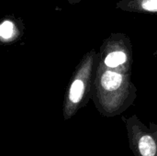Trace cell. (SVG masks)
<instances>
[{"instance_id":"cell-6","label":"cell","mask_w":157,"mask_h":156,"mask_svg":"<svg viewBox=\"0 0 157 156\" xmlns=\"http://www.w3.org/2000/svg\"><path fill=\"white\" fill-rule=\"evenodd\" d=\"M21 36L18 25L12 18L6 17L0 24V40L3 43H9L17 40Z\"/></svg>"},{"instance_id":"cell-3","label":"cell","mask_w":157,"mask_h":156,"mask_svg":"<svg viewBox=\"0 0 157 156\" xmlns=\"http://www.w3.org/2000/svg\"><path fill=\"white\" fill-rule=\"evenodd\" d=\"M98 63L108 69L132 73V45L123 33H112L102 43L98 51Z\"/></svg>"},{"instance_id":"cell-5","label":"cell","mask_w":157,"mask_h":156,"mask_svg":"<svg viewBox=\"0 0 157 156\" xmlns=\"http://www.w3.org/2000/svg\"><path fill=\"white\" fill-rule=\"evenodd\" d=\"M117 8L137 13H157V0H120Z\"/></svg>"},{"instance_id":"cell-4","label":"cell","mask_w":157,"mask_h":156,"mask_svg":"<svg viewBox=\"0 0 157 156\" xmlns=\"http://www.w3.org/2000/svg\"><path fill=\"white\" fill-rule=\"evenodd\" d=\"M131 150L135 156H157V139L136 115L125 120Z\"/></svg>"},{"instance_id":"cell-8","label":"cell","mask_w":157,"mask_h":156,"mask_svg":"<svg viewBox=\"0 0 157 156\" xmlns=\"http://www.w3.org/2000/svg\"><path fill=\"white\" fill-rule=\"evenodd\" d=\"M81 1H83V0H68V3H69L70 5H75V4L80 3Z\"/></svg>"},{"instance_id":"cell-2","label":"cell","mask_w":157,"mask_h":156,"mask_svg":"<svg viewBox=\"0 0 157 156\" xmlns=\"http://www.w3.org/2000/svg\"><path fill=\"white\" fill-rule=\"evenodd\" d=\"M98 64V52L95 50L87 51L77 64L64 95L63 114L65 120L75 116L91 98Z\"/></svg>"},{"instance_id":"cell-1","label":"cell","mask_w":157,"mask_h":156,"mask_svg":"<svg viewBox=\"0 0 157 156\" xmlns=\"http://www.w3.org/2000/svg\"><path fill=\"white\" fill-rule=\"evenodd\" d=\"M136 92L132 73L111 70L98 64L91 99L102 116L111 118L124 112L134 102Z\"/></svg>"},{"instance_id":"cell-7","label":"cell","mask_w":157,"mask_h":156,"mask_svg":"<svg viewBox=\"0 0 157 156\" xmlns=\"http://www.w3.org/2000/svg\"><path fill=\"white\" fill-rule=\"evenodd\" d=\"M150 128H151V130L154 131V133H155V137H156L157 139V126L155 124H154L153 122H151V123H150Z\"/></svg>"}]
</instances>
